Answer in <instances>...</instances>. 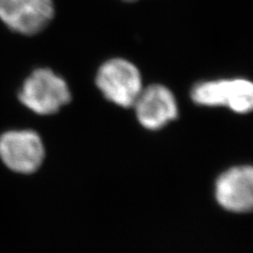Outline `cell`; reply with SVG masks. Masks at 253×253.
Here are the masks:
<instances>
[{
    "label": "cell",
    "instance_id": "1",
    "mask_svg": "<svg viewBox=\"0 0 253 253\" xmlns=\"http://www.w3.org/2000/svg\"><path fill=\"white\" fill-rule=\"evenodd\" d=\"M22 105L39 115H51L71 100L65 79L46 68L37 69L29 75L18 94Z\"/></svg>",
    "mask_w": 253,
    "mask_h": 253
},
{
    "label": "cell",
    "instance_id": "2",
    "mask_svg": "<svg viewBox=\"0 0 253 253\" xmlns=\"http://www.w3.org/2000/svg\"><path fill=\"white\" fill-rule=\"evenodd\" d=\"M96 84L108 100L123 108L133 107L142 90L138 69L123 58L106 61L98 70Z\"/></svg>",
    "mask_w": 253,
    "mask_h": 253
},
{
    "label": "cell",
    "instance_id": "3",
    "mask_svg": "<svg viewBox=\"0 0 253 253\" xmlns=\"http://www.w3.org/2000/svg\"><path fill=\"white\" fill-rule=\"evenodd\" d=\"M197 105L228 107L240 114L248 113L253 107V85L244 78L220 79L197 84L191 91Z\"/></svg>",
    "mask_w": 253,
    "mask_h": 253
},
{
    "label": "cell",
    "instance_id": "4",
    "mask_svg": "<svg viewBox=\"0 0 253 253\" xmlns=\"http://www.w3.org/2000/svg\"><path fill=\"white\" fill-rule=\"evenodd\" d=\"M0 158L16 173H34L44 160L42 140L32 130L7 131L0 135Z\"/></svg>",
    "mask_w": 253,
    "mask_h": 253
},
{
    "label": "cell",
    "instance_id": "5",
    "mask_svg": "<svg viewBox=\"0 0 253 253\" xmlns=\"http://www.w3.org/2000/svg\"><path fill=\"white\" fill-rule=\"evenodd\" d=\"M53 16V0H0V20L22 35L42 32Z\"/></svg>",
    "mask_w": 253,
    "mask_h": 253
},
{
    "label": "cell",
    "instance_id": "6",
    "mask_svg": "<svg viewBox=\"0 0 253 253\" xmlns=\"http://www.w3.org/2000/svg\"><path fill=\"white\" fill-rule=\"evenodd\" d=\"M133 107L140 125L149 130L162 129L178 115L175 97L163 84H151L142 89Z\"/></svg>",
    "mask_w": 253,
    "mask_h": 253
},
{
    "label": "cell",
    "instance_id": "7",
    "mask_svg": "<svg viewBox=\"0 0 253 253\" xmlns=\"http://www.w3.org/2000/svg\"><path fill=\"white\" fill-rule=\"evenodd\" d=\"M216 201L225 210L245 213L253 205V169L239 166L225 171L215 184Z\"/></svg>",
    "mask_w": 253,
    "mask_h": 253
},
{
    "label": "cell",
    "instance_id": "8",
    "mask_svg": "<svg viewBox=\"0 0 253 253\" xmlns=\"http://www.w3.org/2000/svg\"><path fill=\"white\" fill-rule=\"evenodd\" d=\"M126 1H136V0H126Z\"/></svg>",
    "mask_w": 253,
    "mask_h": 253
}]
</instances>
